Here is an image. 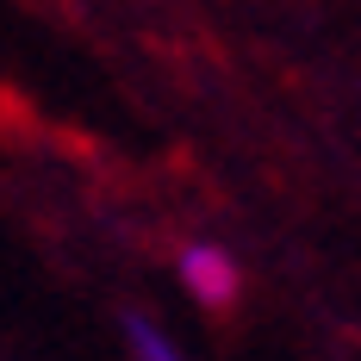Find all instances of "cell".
Returning <instances> with one entry per match:
<instances>
[{"instance_id": "obj_1", "label": "cell", "mask_w": 361, "mask_h": 361, "mask_svg": "<svg viewBox=\"0 0 361 361\" xmlns=\"http://www.w3.org/2000/svg\"><path fill=\"white\" fill-rule=\"evenodd\" d=\"M175 268H180V287L193 293L200 305H212V312L237 305V287H243V274H237V262L218 250V243H187Z\"/></svg>"}, {"instance_id": "obj_2", "label": "cell", "mask_w": 361, "mask_h": 361, "mask_svg": "<svg viewBox=\"0 0 361 361\" xmlns=\"http://www.w3.org/2000/svg\"><path fill=\"white\" fill-rule=\"evenodd\" d=\"M125 343H131V355H137V361H187L162 330L149 324V318H125Z\"/></svg>"}]
</instances>
